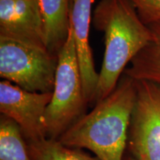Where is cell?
Returning a JSON list of instances; mask_svg holds the SVG:
<instances>
[{"instance_id":"5","label":"cell","mask_w":160,"mask_h":160,"mask_svg":"<svg viewBox=\"0 0 160 160\" xmlns=\"http://www.w3.org/2000/svg\"><path fill=\"white\" fill-rule=\"evenodd\" d=\"M137 96L128 145L137 160H160V85L135 81Z\"/></svg>"},{"instance_id":"8","label":"cell","mask_w":160,"mask_h":160,"mask_svg":"<svg viewBox=\"0 0 160 160\" xmlns=\"http://www.w3.org/2000/svg\"><path fill=\"white\" fill-rule=\"evenodd\" d=\"M93 2V0H71L70 14L71 28L77 49L84 93L88 104H95L99 80V73L95 69L89 43Z\"/></svg>"},{"instance_id":"11","label":"cell","mask_w":160,"mask_h":160,"mask_svg":"<svg viewBox=\"0 0 160 160\" xmlns=\"http://www.w3.org/2000/svg\"><path fill=\"white\" fill-rule=\"evenodd\" d=\"M0 160H33L19 125L3 115L0 119Z\"/></svg>"},{"instance_id":"12","label":"cell","mask_w":160,"mask_h":160,"mask_svg":"<svg viewBox=\"0 0 160 160\" xmlns=\"http://www.w3.org/2000/svg\"><path fill=\"white\" fill-rule=\"evenodd\" d=\"M28 143L33 160H99L79 150L64 145L58 139L49 138Z\"/></svg>"},{"instance_id":"6","label":"cell","mask_w":160,"mask_h":160,"mask_svg":"<svg viewBox=\"0 0 160 160\" xmlns=\"http://www.w3.org/2000/svg\"><path fill=\"white\" fill-rule=\"evenodd\" d=\"M51 98L52 92H31L6 80L0 82V112L19 125L27 142L47 138L43 119Z\"/></svg>"},{"instance_id":"2","label":"cell","mask_w":160,"mask_h":160,"mask_svg":"<svg viewBox=\"0 0 160 160\" xmlns=\"http://www.w3.org/2000/svg\"><path fill=\"white\" fill-rule=\"evenodd\" d=\"M92 22L105 36V54L99 73L95 105L116 88L121 75L149 42L151 33L129 0H101Z\"/></svg>"},{"instance_id":"1","label":"cell","mask_w":160,"mask_h":160,"mask_svg":"<svg viewBox=\"0 0 160 160\" xmlns=\"http://www.w3.org/2000/svg\"><path fill=\"white\" fill-rule=\"evenodd\" d=\"M136 96L135 80L123 74L111 94L58 140L68 147L89 150L99 160H123Z\"/></svg>"},{"instance_id":"4","label":"cell","mask_w":160,"mask_h":160,"mask_svg":"<svg viewBox=\"0 0 160 160\" xmlns=\"http://www.w3.org/2000/svg\"><path fill=\"white\" fill-rule=\"evenodd\" d=\"M57 62L45 47L0 37V77L24 90L53 92Z\"/></svg>"},{"instance_id":"14","label":"cell","mask_w":160,"mask_h":160,"mask_svg":"<svg viewBox=\"0 0 160 160\" xmlns=\"http://www.w3.org/2000/svg\"><path fill=\"white\" fill-rule=\"evenodd\" d=\"M128 160H137V159H135L134 158H133V159H128Z\"/></svg>"},{"instance_id":"10","label":"cell","mask_w":160,"mask_h":160,"mask_svg":"<svg viewBox=\"0 0 160 160\" xmlns=\"http://www.w3.org/2000/svg\"><path fill=\"white\" fill-rule=\"evenodd\" d=\"M151 39L133 58L123 74L135 81L160 85V21L150 24Z\"/></svg>"},{"instance_id":"3","label":"cell","mask_w":160,"mask_h":160,"mask_svg":"<svg viewBox=\"0 0 160 160\" xmlns=\"http://www.w3.org/2000/svg\"><path fill=\"white\" fill-rule=\"evenodd\" d=\"M54 86L43 123L47 138H59L84 115L86 105L82 79L73 32L58 53Z\"/></svg>"},{"instance_id":"9","label":"cell","mask_w":160,"mask_h":160,"mask_svg":"<svg viewBox=\"0 0 160 160\" xmlns=\"http://www.w3.org/2000/svg\"><path fill=\"white\" fill-rule=\"evenodd\" d=\"M43 24L45 45L58 55L68 37L71 25L70 0H37Z\"/></svg>"},{"instance_id":"13","label":"cell","mask_w":160,"mask_h":160,"mask_svg":"<svg viewBox=\"0 0 160 160\" xmlns=\"http://www.w3.org/2000/svg\"><path fill=\"white\" fill-rule=\"evenodd\" d=\"M145 25L160 21V0H129Z\"/></svg>"},{"instance_id":"7","label":"cell","mask_w":160,"mask_h":160,"mask_svg":"<svg viewBox=\"0 0 160 160\" xmlns=\"http://www.w3.org/2000/svg\"><path fill=\"white\" fill-rule=\"evenodd\" d=\"M0 37L45 47L37 0H0Z\"/></svg>"}]
</instances>
